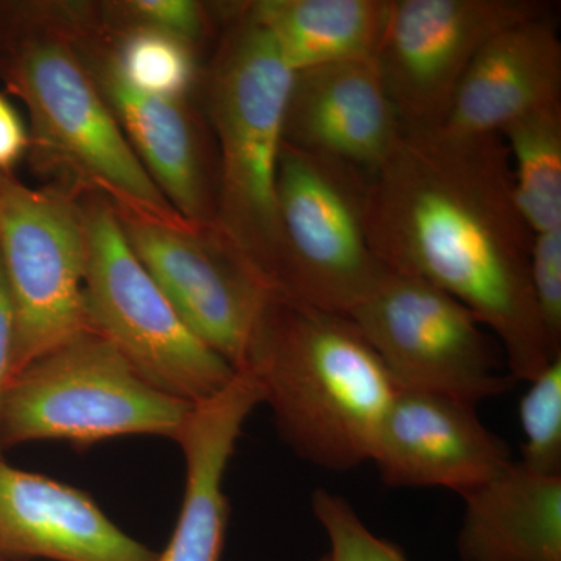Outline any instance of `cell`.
<instances>
[{"instance_id": "5b68a950", "label": "cell", "mask_w": 561, "mask_h": 561, "mask_svg": "<svg viewBox=\"0 0 561 561\" xmlns=\"http://www.w3.org/2000/svg\"><path fill=\"white\" fill-rule=\"evenodd\" d=\"M192 408L151 386L108 341L88 331L10 379L0 404V446L65 440L88 448L124 435L175 442Z\"/></svg>"}, {"instance_id": "5bb4252c", "label": "cell", "mask_w": 561, "mask_h": 561, "mask_svg": "<svg viewBox=\"0 0 561 561\" xmlns=\"http://www.w3.org/2000/svg\"><path fill=\"white\" fill-rule=\"evenodd\" d=\"M77 46L92 79L140 164L165 201L191 225H214L217 184L210 179L202 133L187 101L144 94L128 87L108 51L81 35Z\"/></svg>"}, {"instance_id": "2e32d148", "label": "cell", "mask_w": 561, "mask_h": 561, "mask_svg": "<svg viewBox=\"0 0 561 561\" xmlns=\"http://www.w3.org/2000/svg\"><path fill=\"white\" fill-rule=\"evenodd\" d=\"M262 401L256 379L238 370L219 393L192 408L175 440L186 460L183 505L171 541L157 561L221 560L230 519L225 474L243 424Z\"/></svg>"}, {"instance_id": "e0dca14e", "label": "cell", "mask_w": 561, "mask_h": 561, "mask_svg": "<svg viewBox=\"0 0 561 561\" xmlns=\"http://www.w3.org/2000/svg\"><path fill=\"white\" fill-rule=\"evenodd\" d=\"M561 102V41L553 14L491 38L460 81L440 130L500 135L530 111Z\"/></svg>"}, {"instance_id": "ffe728a7", "label": "cell", "mask_w": 561, "mask_h": 561, "mask_svg": "<svg viewBox=\"0 0 561 561\" xmlns=\"http://www.w3.org/2000/svg\"><path fill=\"white\" fill-rule=\"evenodd\" d=\"M500 136L527 227L534 234L561 228V102L524 114Z\"/></svg>"}, {"instance_id": "603a6c76", "label": "cell", "mask_w": 561, "mask_h": 561, "mask_svg": "<svg viewBox=\"0 0 561 561\" xmlns=\"http://www.w3.org/2000/svg\"><path fill=\"white\" fill-rule=\"evenodd\" d=\"M312 512L330 542L319 561H409L397 545L373 534L341 494L313 491Z\"/></svg>"}, {"instance_id": "8fae6325", "label": "cell", "mask_w": 561, "mask_h": 561, "mask_svg": "<svg viewBox=\"0 0 561 561\" xmlns=\"http://www.w3.org/2000/svg\"><path fill=\"white\" fill-rule=\"evenodd\" d=\"M138 260L180 319L242 370L275 294L216 225L168 224L116 209Z\"/></svg>"}, {"instance_id": "7402d4cb", "label": "cell", "mask_w": 561, "mask_h": 561, "mask_svg": "<svg viewBox=\"0 0 561 561\" xmlns=\"http://www.w3.org/2000/svg\"><path fill=\"white\" fill-rule=\"evenodd\" d=\"M527 383L519 401L524 442L518 461L530 471L561 476V356Z\"/></svg>"}, {"instance_id": "30bf717a", "label": "cell", "mask_w": 561, "mask_h": 561, "mask_svg": "<svg viewBox=\"0 0 561 561\" xmlns=\"http://www.w3.org/2000/svg\"><path fill=\"white\" fill-rule=\"evenodd\" d=\"M552 13L546 0H390L375 61L404 133L438 130L482 47Z\"/></svg>"}, {"instance_id": "d4e9b609", "label": "cell", "mask_w": 561, "mask_h": 561, "mask_svg": "<svg viewBox=\"0 0 561 561\" xmlns=\"http://www.w3.org/2000/svg\"><path fill=\"white\" fill-rule=\"evenodd\" d=\"M530 283L548 341L561 354V228L534 234Z\"/></svg>"}, {"instance_id": "d6986e66", "label": "cell", "mask_w": 561, "mask_h": 561, "mask_svg": "<svg viewBox=\"0 0 561 561\" xmlns=\"http://www.w3.org/2000/svg\"><path fill=\"white\" fill-rule=\"evenodd\" d=\"M390 0H260L247 3L291 70L375 60Z\"/></svg>"}, {"instance_id": "9a60e30c", "label": "cell", "mask_w": 561, "mask_h": 561, "mask_svg": "<svg viewBox=\"0 0 561 561\" xmlns=\"http://www.w3.org/2000/svg\"><path fill=\"white\" fill-rule=\"evenodd\" d=\"M90 494L0 459V559L157 561Z\"/></svg>"}, {"instance_id": "7a4b0ae2", "label": "cell", "mask_w": 561, "mask_h": 561, "mask_svg": "<svg viewBox=\"0 0 561 561\" xmlns=\"http://www.w3.org/2000/svg\"><path fill=\"white\" fill-rule=\"evenodd\" d=\"M84 7H32L3 50L0 69L27 106L36 171L72 194L101 195L147 219L187 224L165 201L131 149L81 58L77 41L91 27Z\"/></svg>"}, {"instance_id": "484cf974", "label": "cell", "mask_w": 561, "mask_h": 561, "mask_svg": "<svg viewBox=\"0 0 561 561\" xmlns=\"http://www.w3.org/2000/svg\"><path fill=\"white\" fill-rule=\"evenodd\" d=\"M27 125L13 103L0 94V175H11L14 165L28 153Z\"/></svg>"}, {"instance_id": "ac0fdd59", "label": "cell", "mask_w": 561, "mask_h": 561, "mask_svg": "<svg viewBox=\"0 0 561 561\" xmlns=\"http://www.w3.org/2000/svg\"><path fill=\"white\" fill-rule=\"evenodd\" d=\"M461 500L460 561H561V476L515 460Z\"/></svg>"}, {"instance_id": "277c9868", "label": "cell", "mask_w": 561, "mask_h": 561, "mask_svg": "<svg viewBox=\"0 0 561 561\" xmlns=\"http://www.w3.org/2000/svg\"><path fill=\"white\" fill-rule=\"evenodd\" d=\"M206 77L217 146V230L278 297L283 238L276 180L294 72L247 3L231 7Z\"/></svg>"}, {"instance_id": "9c48e42d", "label": "cell", "mask_w": 561, "mask_h": 561, "mask_svg": "<svg viewBox=\"0 0 561 561\" xmlns=\"http://www.w3.org/2000/svg\"><path fill=\"white\" fill-rule=\"evenodd\" d=\"M0 261L14 312L13 378L91 331L84 308L87 232L68 194L0 175Z\"/></svg>"}, {"instance_id": "6da1fadb", "label": "cell", "mask_w": 561, "mask_h": 561, "mask_svg": "<svg viewBox=\"0 0 561 561\" xmlns=\"http://www.w3.org/2000/svg\"><path fill=\"white\" fill-rule=\"evenodd\" d=\"M367 232L387 271L434 284L478 317L516 382L561 356L535 305L534 232L500 135L404 133L368 181Z\"/></svg>"}, {"instance_id": "7c38bea8", "label": "cell", "mask_w": 561, "mask_h": 561, "mask_svg": "<svg viewBox=\"0 0 561 561\" xmlns=\"http://www.w3.org/2000/svg\"><path fill=\"white\" fill-rule=\"evenodd\" d=\"M371 461L391 489H445L465 496L515 459L508 443L479 419L474 404L398 389Z\"/></svg>"}, {"instance_id": "cb8c5ba5", "label": "cell", "mask_w": 561, "mask_h": 561, "mask_svg": "<svg viewBox=\"0 0 561 561\" xmlns=\"http://www.w3.org/2000/svg\"><path fill=\"white\" fill-rule=\"evenodd\" d=\"M124 28H150L197 46L209 31L208 10L194 0H125L106 7Z\"/></svg>"}, {"instance_id": "8992f818", "label": "cell", "mask_w": 561, "mask_h": 561, "mask_svg": "<svg viewBox=\"0 0 561 561\" xmlns=\"http://www.w3.org/2000/svg\"><path fill=\"white\" fill-rule=\"evenodd\" d=\"M84 308L88 324L151 386L198 404L219 393L236 370L184 324L138 260L113 203L87 195Z\"/></svg>"}, {"instance_id": "83f0119b", "label": "cell", "mask_w": 561, "mask_h": 561, "mask_svg": "<svg viewBox=\"0 0 561 561\" xmlns=\"http://www.w3.org/2000/svg\"><path fill=\"white\" fill-rule=\"evenodd\" d=\"M0 561H7V560L0 559Z\"/></svg>"}, {"instance_id": "3957f363", "label": "cell", "mask_w": 561, "mask_h": 561, "mask_svg": "<svg viewBox=\"0 0 561 561\" xmlns=\"http://www.w3.org/2000/svg\"><path fill=\"white\" fill-rule=\"evenodd\" d=\"M242 370L300 459L335 472L371 461L398 387L348 316L273 298Z\"/></svg>"}, {"instance_id": "4316f807", "label": "cell", "mask_w": 561, "mask_h": 561, "mask_svg": "<svg viewBox=\"0 0 561 561\" xmlns=\"http://www.w3.org/2000/svg\"><path fill=\"white\" fill-rule=\"evenodd\" d=\"M14 357V312L11 302L9 284L3 273L0 261V404L3 393L13 375ZM0 459H2V446H0Z\"/></svg>"}, {"instance_id": "52a82bcc", "label": "cell", "mask_w": 561, "mask_h": 561, "mask_svg": "<svg viewBox=\"0 0 561 561\" xmlns=\"http://www.w3.org/2000/svg\"><path fill=\"white\" fill-rule=\"evenodd\" d=\"M370 175L284 140L276 180L283 238L278 298L348 316L386 267L367 232Z\"/></svg>"}, {"instance_id": "44dd1931", "label": "cell", "mask_w": 561, "mask_h": 561, "mask_svg": "<svg viewBox=\"0 0 561 561\" xmlns=\"http://www.w3.org/2000/svg\"><path fill=\"white\" fill-rule=\"evenodd\" d=\"M106 51L121 79L144 94L187 101L197 84L195 47L175 36L150 28H122L119 39Z\"/></svg>"}, {"instance_id": "ba28073f", "label": "cell", "mask_w": 561, "mask_h": 561, "mask_svg": "<svg viewBox=\"0 0 561 561\" xmlns=\"http://www.w3.org/2000/svg\"><path fill=\"white\" fill-rule=\"evenodd\" d=\"M348 317L398 389L478 405L516 383L493 334L470 309L427 280L389 271Z\"/></svg>"}, {"instance_id": "4fadbf2b", "label": "cell", "mask_w": 561, "mask_h": 561, "mask_svg": "<svg viewBox=\"0 0 561 561\" xmlns=\"http://www.w3.org/2000/svg\"><path fill=\"white\" fill-rule=\"evenodd\" d=\"M404 138L375 60L335 62L294 73L284 140L371 175Z\"/></svg>"}]
</instances>
